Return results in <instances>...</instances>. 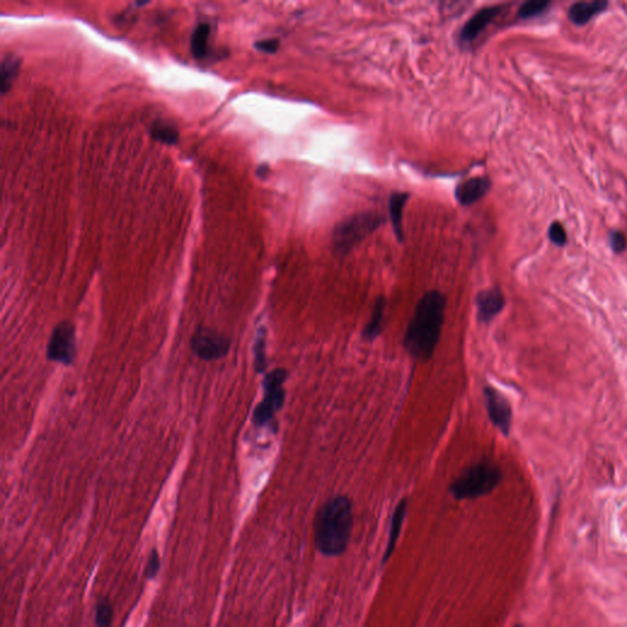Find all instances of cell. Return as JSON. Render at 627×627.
I'll use <instances>...</instances> for the list:
<instances>
[{
  "label": "cell",
  "mask_w": 627,
  "mask_h": 627,
  "mask_svg": "<svg viewBox=\"0 0 627 627\" xmlns=\"http://www.w3.org/2000/svg\"><path fill=\"white\" fill-rule=\"evenodd\" d=\"M382 223V218L378 213L365 212L346 218L339 223L334 233V245L339 254H347L355 245L374 232Z\"/></svg>",
  "instance_id": "277c9868"
},
{
  "label": "cell",
  "mask_w": 627,
  "mask_h": 627,
  "mask_svg": "<svg viewBox=\"0 0 627 627\" xmlns=\"http://www.w3.org/2000/svg\"><path fill=\"white\" fill-rule=\"evenodd\" d=\"M609 243H610V247H612V250L615 253H622L626 249V237L620 231H614V232L610 233Z\"/></svg>",
  "instance_id": "603a6c76"
},
{
  "label": "cell",
  "mask_w": 627,
  "mask_h": 627,
  "mask_svg": "<svg viewBox=\"0 0 627 627\" xmlns=\"http://www.w3.org/2000/svg\"><path fill=\"white\" fill-rule=\"evenodd\" d=\"M255 48L258 51L266 53V54H273L279 51V38H268V40H261L255 43Z\"/></svg>",
  "instance_id": "cb8c5ba5"
},
{
  "label": "cell",
  "mask_w": 627,
  "mask_h": 627,
  "mask_svg": "<svg viewBox=\"0 0 627 627\" xmlns=\"http://www.w3.org/2000/svg\"><path fill=\"white\" fill-rule=\"evenodd\" d=\"M484 401L491 423L495 425L504 435H509L512 425V408L510 402L493 386L484 387Z\"/></svg>",
  "instance_id": "ba28073f"
},
{
  "label": "cell",
  "mask_w": 627,
  "mask_h": 627,
  "mask_svg": "<svg viewBox=\"0 0 627 627\" xmlns=\"http://www.w3.org/2000/svg\"><path fill=\"white\" fill-rule=\"evenodd\" d=\"M549 238L557 247H564L567 243V234L565 228L560 222L552 223L549 228Z\"/></svg>",
  "instance_id": "7402d4cb"
},
{
  "label": "cell",
  "mask_w": 627,
  "mask_h": 627,
  "mask_svg": "<svg viewBox=\"0 0 627 627\" xmlns=\"http://www.w3.org/2000/svg\"><path fill=\"white\" fill-rule=\"evenodd\" d=\"M502 479V472L499 465L489 460H481L456 478L450 486L451 494L457 500L477 499L488 495L499 486Z\"/></svg>",
  "instance_id": "3957f363"
},
{
  "label": "cell",
  "mask_w": 627,
  "mask_h": 627,
  "mask_svg": "<svg viewBox=\"0 0 627 627\" xmlns=\"http://www.w3.org/2000/svg\"><path fill=\"white\" fill-rule=\"evenodd\" d=\"M151 135L157 141L164 145H176L179 140L177 127L166 122H156L151 127Z\"/></svg>",
  "instance_id": "ac0fdd59"
},
{
  "label": "cell",
  "mask_w": 627,
  "mask_h": 627,
  "mask_svg": "<svg viewBox=\"0 0 627 627\" xmlns=\"http://www.w3.org/2000/svg\"><path fill=\"white\" fill-rule=\"evenodd\" d=\"M192 349L203 360L221 359L231 349V341L210 327H198L192 337Z\"/></svg>",
  "instance_id": "52a82bcc"
},
{
  "label": "cell",
  "mask_w": 627,
  "mask_h": 627,
  "mask_svg": "<svg viewBox=\"0 0 627 627\" xmlns=\"http://www.w3.org/2000/svg\"><path fill=\"white\" fill-rule=\"evenodd\" d=\"M385 308H386V299L378 298L375 302L373 314L369 323L366 324L363 331V339L366 341H374L379 336L382 330V321H384Z\"/></svg>",
  "instance_id": "9a60e30c"
},
{
  "label": "cell",
  "mask_w": 627,
  "mask_h": 627,
  "mask_svg": "<svg viewBox=\"0 0 627 627\" xmlns=\"http://www.w3.org/2000/svg\"><path fill=\"white\" fill-rule=\"evenodd\" d=\"M255 368L258 373L266 369V331L263 327L258 330L255 342Z\"/></svg>",
  "instance_id": "d6986e66"
},
{
  "label": "cell",
  "mask_w": 627,
  "mask_h": 627,
  "mask_svg": "<svg viewBox=\"0 0 627 627\" xmlns=\"http://www.w3.org/2000/svg\"><path fill=\"white\" fill-rule=\"evenodd\" d=\"M550 6L548 0H531L522 4L518 9V16L521 19H531L534 16L541 15V13L546 10V8Z\"/></svg>",
  "instance_id": "ffe728a7"
},
{
  "label": "cell",
  "mask_w": 627,
  "mask_h": 627,
  "mask_svg": "<svg viewBox=\"0 0 627 627\" xmlns=\"http://www.w3.org/2000/svg\"><path fill=\"white\" fill-rule=\"evenodd\" d=\"M609 6L607 1L604 0H596V1H580L575 3L568 9V19L575 25H586L587 22L592 20L594 16L601 14Z\"/></svg>",
  "instance_id": "7c38bea8"
},
{
  "label": "cell",
  "mask_w": 627,
  "mask_h": 627,
  "mask_svg": "<svg viewBox=\"0 0 627 627\" xmlns=\"http://www.w3.org/2000/svg\"><path fill=\"white\" fill-rule=\"evenodd\" d=\"M158 571H160V557H158V552L156 550H152L150 557H148V560H147V578L152 580L153 577L156 576Z\"/></svg>",
  "instance_id": "d4e9b609"
},
{
  "label": "cell",
  "mask_w": 627,
  "mask_h": 627,
  "mask_svg": "<svg viewBox=\"0 0 627 627\" xmlns=\"http://www.w3.org/2000/svg\"><path fill=\"white\" fill-rule=\"evenodd\" d=\"M446 299L439 291H429L415 307L405 336V347L415 359H430L440 339L445 321Z\"/></svg>",
  "instance_id": "6da1fadb"
},
{
  "label": "cell",
  "mask_w": 627,
  "mask_h": 627,
  "mask_svg": "<svg viewBox=\"0 0 627 627\" xmlns=\"http://www.w3.org/2000/svg\"><path fill=\"white\" fill-rule=\"evenodd\" d=\"M501 11V6H486L476 13L474 15L467 21L462 31L460 38L462 42H472L481 35V31L490 24L493 19H495Z\"/></svg>",
  "instance_id": "8fae6325"
},
{
  "label": "cell",
  "mask_w": 627,
  "mask_h": 627,
  "mask_svg": "<svg viewBox=\"0 0 627 627\" xmlns=\"http://www.w3.org/2000/svg\"><path fill=\"white\" fill-rule=\"evenodd\" d=\"M211 35V26L208 22H200L192 36V56L203 59L208 53V38Z\"/></svg>",
  "instance_id": "2e32d148"
},
{
  "label": "cell",
  "mask_w": 627,
  "mask_h": 627,
  "mask_svg": "<svg viewBox=\"0 0 627 627\" xmlns=\"http://www.w3.org/2000/svg\"><path fill=\"white\" fill-rule=\"evenodd\" d=\"M407 504H408L407 500L403 499V500H401L400 502H398V505L396 506L395 512H394L392 518H391L389 541H387L386 550H385L384 557H382V565H385L386 562H389V559L391 557V555H392V552H395V546L396 544H397L398 538H400L402 525H403V521H405L407 506H408Z\"/></svg>",
  "instance_id": "4fadbf2b"
},
{
  "label": "cell",
  "mask_w": 627,
  "mask_h": 627,
  "mask_svg": "<svg viewBox=\"0 0 627 627\" xmlns=\"http://www.w3.org/2000/svg\"><path fill=\"white\" fill-rule=\"evenodd\" d=\"M477 318L483 324H489L505 307V297L499 288L481 291L477 295Z\"/></svg>",
  "instance_id": "9c48e42d"
},
{
  "label": "cell",
  "mask_w": 627,
  "mask_h": 627,
  "mask_svg": "<svg viewBox=\"0 0 627 627\" xmlns=\"http://www.w3.org/2000/svg\"><path fill=\"white\" fill-rule=\"evenodd\" d=\"M287 380V371L284 369H274L265 376L263 400L254 410L253 421L256 426H266L272 421L276 413L284 403V385Z\"/></svg>",
  "instance_id": "5b68a950"
},
{
  "label": "cell",
  "mask_w": 627,
  "mask_h": 627,
  "mask_svg": "<svg viewBox=\"0 0 627 627\" xmlns=\"http://www.w3.org/2000/svg\"><path fill=\"white\" fill-rule=\"evenodd\" d=\"M410 199L408 192H394L389 200V218L392 222V227L395 231L396 237L402 242L403 240V210L405 205Z\"/></svg>",
  "instance_id": "5bb4252c"
},
{
  "label": "cell",
  "mask_w": 627,
  "mask_h": 627,
  "mask_svg": "<svg viewBox=\"0 0 627 627\" xmlns=\"http://www.w3.org/2000/svg\"><path fill=\"white\" fill-rule=\"evenodd\" d=\"M268 171H270V168H268V166H260L258 169V177H266V176H268Z\"/></svg>",
  "instance_id": "484cf974"
},
{
  "label": "cell",
  "mask_w": 627,
  "mask_h": 627,
  "mask_svg": "<svg viewBox=\"0 0 627 627\" xmlns=\"http://www.w3.org/2000/svg\"><path fill=\"white\" fill-rule=\"evenodd\" d=\"M353 527L352 502L346 496L330 499L316 515L315 543L326 557H339L349 544Z\"/></svg>",
  "instance_id": "7a4b0ae2"
},
{
  "label": "cell",
  "mask_w": 627,
  "mask_h": 627,
  "mask_svg": "<svg viewBox=\"0 0 627 627\" xmlns=\"http://www.w3.org/2000/svg\"><path fill=\"white\" fill-rule=\"evenodd\" d=\"M20 69V61L15 56H6L1 63V93L6 95L11 87V84L17 77Z\"/></svg>",
  "instance_id": "e0dca14e"
},
{
  "label": "cell",
  "mask_w": 627,
  "mask_h": 627,
  "mask_svg": "<svg viewBox=\"0 0 627 627\" xmlns=\"http://www.w3.org/2000/svg\"><path fill=\"white\" fill-rule=\"evenodd\" d=\"M47 357L52 362L70 365L76 357L75 327L70 321H61L51 334Z\"/></svg>",
  "instance_id": "8992f818"
},
{
  "label": "cell",
  "mask_w": 627,
  "mask_h": 627,
  "mask_svg": "<svg viewBox=\"0 0 627 627\" xmlns=\"http://www.w3.org/2000/svg\"><path fill=\"white\" fill-rule=\"evenodd\" d=\"M111 617H113V609L111 603L107 599H103L98 603L96 607V626L111 627Z\"/></svg>",
  "instance_id": "44dd1931"
},
{
  "label": "cell",
  "mask_w": 627,
  "mask_h": 627,
  "mask_svg": "<svg viewBox=\"0 0 627 627\" xmlns=\"http://www.w3.org/2000/svg\"><path fill=\"white\" fill-rule=\"evenodd\" d=\"M490 187L491 182L486 177L470 178L456 187V199L460 205L470 206L484 198Z\"/></svg>",
  "instance_id": "30bf717a"
},
{
  "label": "cell",
  "mask_w": 627,
  "mask_h": 627,
  "mask_svg": "<svg viewBox=\"0 0 627 627\" xmlns=\"http://www.w3.org/2000/svg\"><path fill=\"white\" fill-rule=\"evenodd\" d=\"M516 627H522V626H516Z\"/></svg>",
  "instance_id": "4316f807"
}]
</instances>
